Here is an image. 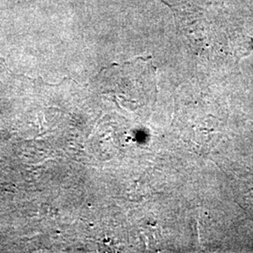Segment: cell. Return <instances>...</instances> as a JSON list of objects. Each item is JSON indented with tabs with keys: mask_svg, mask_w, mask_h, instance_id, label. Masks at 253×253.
I'll use <instances>...</instances> for the list:
<instances>
[{
	"mask_svg": "<svg viewBox=\"0 0 253 253\" xmlns=\"http://www.w3.org/2000/svg\"><path fill=\"white\" fill-rule=\"evenodd\" d=\"M163 1H166V0H163Z\"/></svg>",
	"mask_w": 253,
	"mask_h": 253,
	"instance_id": "obj_1",
	"label": "cell"
}]
</instances>
